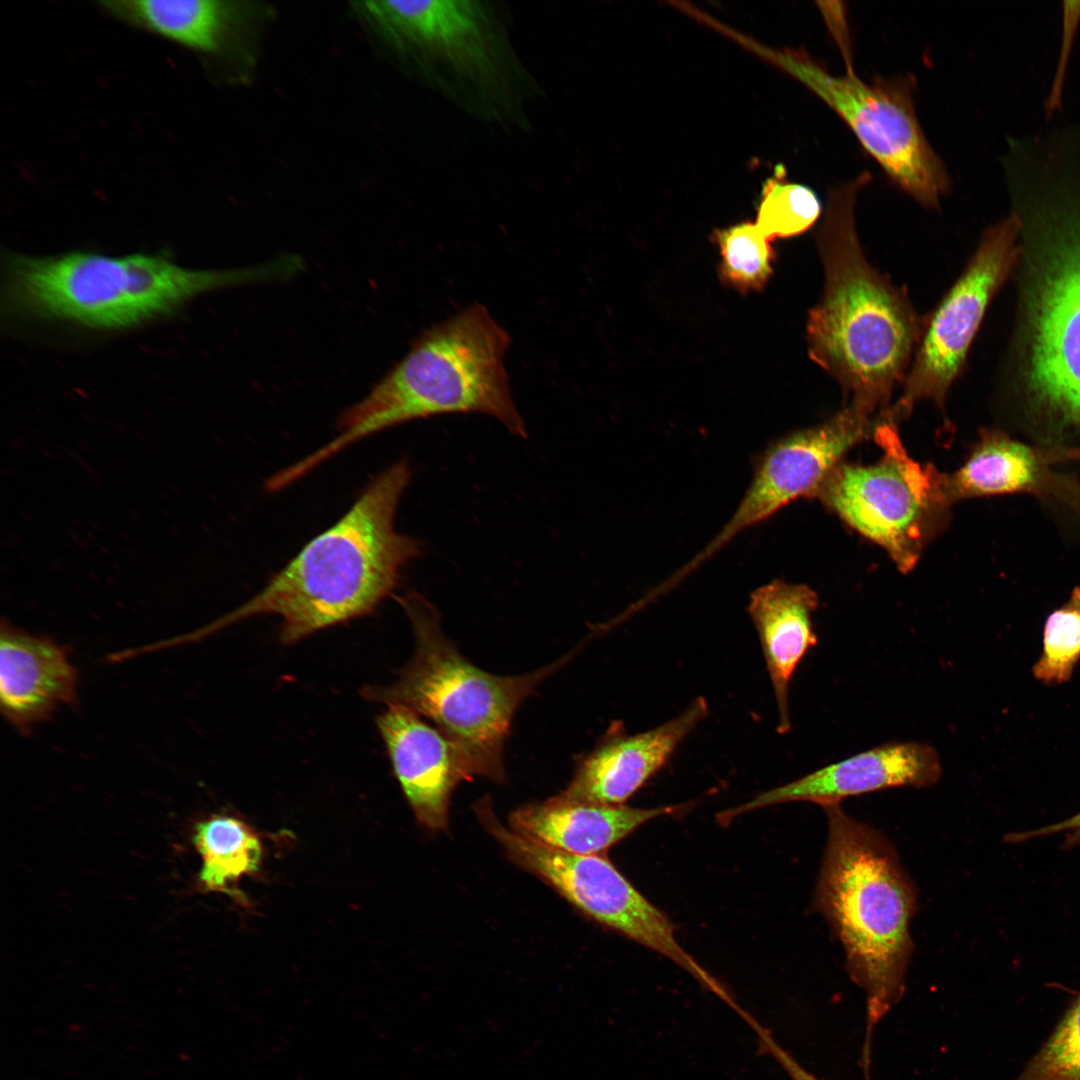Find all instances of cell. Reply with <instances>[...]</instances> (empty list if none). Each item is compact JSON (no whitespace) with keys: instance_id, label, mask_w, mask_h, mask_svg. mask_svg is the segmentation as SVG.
<instances>
[{"instance_id":"6da1fadb","label":"cell","mask_w":1080,"mask_h":1080,"mask_svg":"<svg viewBox=\"0 0 1080 1080\" xmlns=\"http://www.w3.org/2000/svg\"><path fill=\"white\" fill-rule=\"evenodd\" d=\"M411 478L405 459L377 474L348 511L306 543L255 596L184 640L209 636L255 615L274 614L283 619L281 641L291 644L373 611L421 554L418 540L395 526Z\"/></svg>"},{"instance_id":"7a4b0ae2","label":"cell","mask_w":1080,"mask_h":1080,"mask_svg":"<svg viewBox=\"0 0 1080 1080\" xmlns=\"http://www.w3.org/2000/svg\"><path fill=\"white\" fill-rule=\"evenodd\" d=\"M864 171L828 194L817 245L823 292L808 315V354L854 403L880 415L890 407L916 350L923 320L903 288L877 270L861 247L855 220Z\"/></svg>"},{"instance_id":"3957f363","label":"cell","mask_w":1080,"mask_h":1080,"mask_svg":"<svg viewBox=\"0 0 1080 1080\" xmlns=\"http://www.w3.org/2000/svg\"><path fill=\"white\" fill-rule=\"evenodd\" d=\"M510 343L506 329L479 303L426 329L363 399L342 412L338 434L287 466L284 479L292 484L366 437L438 415L485 414L526 438L504 363Z\"/></svg>"},{"instance_id":"277c9868","label":"cell","mask_w":1080,"mask_h":1080,"mask_svg":"<svg viewBox=\"0 0 1080 1080\" xmlns=\"http://www.w3.org/2000/svg\"><path fill=\"white\" fill-rule=\"evenodd\" d=\"M828 834L812 906L841 943L866 996L864 1065L872 1032L905 992L917 891L892 843L840 804L822 807Z\"/></svg>"},{"instance_id":"5b68a950","label":"cell","mask_w":1080,"mask_h":1080,"mask_svg":"<svg viewBox=\"0 0 1080 1080\" xmlns=\"http://www.w3.org/2000/svg\"><path fill=\"white\" fill-rule=\"evenodd\" d=\"M287 275L281 257L249 268L197 270L151 254H12L5 304L17 315L120 330L166 316L207 292Z\"/></svg>"},{"instance_id":"8992f818","label":"cell","mask_w":1080,"mask_h":1080,"mask_svg":"<svg viewBox=\"0 0 1080 1080\" xmlns=\"http://www.w3.org/2000/svg\"><path fill=\"white\" fill-rule=\"evenodd\" d=\"M397 599L413 630V656L395 682L366 687L362 695L431 720L453 744L471 780L504 782V749L518 708L569 657L522 675L489 673L445 636L439 612L424 596L410 592Z\"/></svg>"},{"instance_id":"52a82bcc","label":"cell","mask_w":1080,"mask_h":1080,"mask_svg":"<svg viewBox=\"0 0 1080 1080\" xmlns=\"http://www.w3.org/2000/svg\"><path fill=\"white\" fill-rule=\"evenodd\" d=\"M361 9L430 63L443 90L496 120L519 112L523 73L482 2L376 0L361 3Z\"/></svg>"},{"instance_id":"ba28073f","label":"cell","mask_w":1080,"mask_h":1080,"mask_svg":"<svg viewBox=\"0 0 1080 1080\" xmlns=\"http://www.w3.org/2000/svg\"><path fill=\"white\" fill-rule=\"evenodd\" d=\"M873 438L880 459L869 465L840 462L816 497L908 572L948 521L954 504L948 475L915 461L893 421L880 417Z\"/></svg>"},{"instance_id":"9c48e42d","label":"cell","mask_w":1080,"mask_h":1080,"mask_svg":"<svg viewBox=\"0 0 1080 1080\" xmlns=\"http://www.w3.org/2000/svg\"><path fill=\"white\" fill-rule=\"evenodd\" d=\"M737 39L801 81L831 107L904 192L926 207L938 205L948 188V178L922 132L910 88L903 82L867 83L852 68L836 76L804 51L773 50L743 36Z\"/></svg>"},{"instance_id":"30bf717a","label":"cell","mask_w":1080,"mask_h":1080,"mask_svg":"<svg viewBox=\"0 0 1080 1080\" xmlns=\"http://www.w3.org/2000/svg\"><path fill=\"white\" fill-rule=\"evenodd\" d=\"M1021 230L1020 218L1012 214L984 233L960 277L923 320L902 394L886 411L888 419L897 423L922 400L943 406L986 309L1016 260Z\"/></svg>"},{"instance_id":"8fae6325","label":"cell","mask_w":1080,"mask_h":1080,"mask_svg":"<svg viewBox=\"0 0 1080 1080\" xmlns=\"http://www.w3.org/2000/svg\"><path fill=\"white\" fill-rule=\"evenodd\" d=\"M1038 208L1057 238L1034 305L1031 382L1049 408L1080 426V185Z\"/></svg>"},{"instance_id":"7c38bea8","label":"cell","mask_w":1080,"mask_h":1080,"mask_svg":"<svg viewBox=\"0 0 1080 1080\" xmlns=\"http://www.w3.org/2000/svg\"><path fill=\"white\" fill-rule=\"evenodd\" d=\"M877 415L849 402L825 422L773 442L754 463L753 476L738 507L715 537L673 575L679 583L739 533L801 497H816L843 456L873 436Z\"/></svg>"},{"instance_id":"4fadbf2b","label":"cell","mask_w":1080,"mask_h":1080,"mask_svg":"<svg viewBox=\"0 0 1080 1080\" xmlns=\"http://www.w3.org/2000/svg\"><path fill=\"white\" fill-rule=\"evenodd\" d=\"M525 866L588 918L669 958L727 1005L734 1003L729 991L681 946L666 914L605 854H573L536 844Z\"/></svg>"},{"instance_id":"5bb4252c","label":"cell","mask_w":1080,"mask_h":1080,"mask_svg":"<svg viewBox=\"0 0 1080 1080\" xmlns=\"http://www.w3.org/2000/svg\"><path fill=\"white\" fill-rule=\"evenodd\" d=\"M708 712L706 699L698 697L676 717L644 732L628 734L621 722H612L594 748L577 757L573 777L558 795L571 801L625 805Z\"/></svg>"},{"instance_id":"9a60e30c","label":"cell","mask_w":1080,"mask_h":1080,"mask_svg":"<svg viewBox=\"0 0 1080 1080\" xmlns=\"http://www.w3.org/2000/svg\"><path fill=\"white\" fill-rule=\"evenodd\" d=\"M941 775L940 757L933 746L917 741L889 742L762 792L724 811L720 820L728 822L742 813L787 802L805 801L825 807L889 788H925L936 784Z\"/></svg>"},{"instance_id":"2e32d148","label":"cell","mask_w":1080,"mask_h":1080,"mask_svg":"<svg viewBox=\"0 0 1080 1080\" xmlns=\"http://www.w3.org/2000/svg\"><path fill=\"white\" fill-rule=\"evenodd\" d=\"M1080 461V449L1033 446L984 429L965 463L948 475L954 503L972 497L1026 493L1056 500L1080 514V481L1055 470Z\"/></svg>"},{"instance_id":"e0dca14e","label":"cell","mask_w":1080,"mask_h":1080,"mask_svg":"<svg viewBox=\"0 0 1080 1080\" xmlns=\"http://www.w3.org/2000/svg\"><path fill=\"white\" fill-rule=\"evenodd\" d=\"M377 725L418 823L446 831L451 795L463 780H471L459 753L437 728L408 708L389 706Z\"/></svg>"},{"instance_id":"ac0fdd59","label":"cell","mask_w":1080,"mask_h":1080,"mask_svg":"<svg viewBox=\"0 0 1080 1080\" xmlns=\"http://www.w3.org/2000/svg\"><path fill=\"white\" fill-rule=\"evenodd\" d=\"M78 675L63 647L8 623L0 632V707L25 734L77 698Z\"/></svg>"},{"instance_id":"d6986e66","label":"cell","mask_w":1080,"mask_h":1080,"mask_svg":"<svg viewBox=\"0 0 1080 1080\" xmlns=\"http://www.w3.org/2000/svg\"><path fill=\"white\" fill-rule=\"evenodd\" d=\"M818 606V595L809 586L779 579L750 594L747 612L758 634L777 706V731L781 734L792 727L789 688L794 672L818 643L812 621Z\"/></svg>"},{"instance_id":"ffe728a7","label":"cell","mask_w":1080,"mask_h":1080,"mask_svg":"<svg viewBox=\"0 0 1080 1080\" xmlns=\"http://www.w3.org/2000/svg\"><path fill=\"white\" fill-rule=\"evenodd\" d=\"M687 806L635 808L571 801L556 795L515 809L509 816V824L515 832L565 852L605 854L645 822L677 813Z\"/></svg>"},{"instance_id":"44dd1931","label":"cell","mask_w":1080,"mask_h":1080,"mask_svg":"<svg viewBox=\"0 0 1080 1080\" xmlns=\"http://www.w3.org/2000/svg\"><path fill=\"white\" fill-rule=\"evenodd\" d=\"M192 839L202 861L201 887L243 897L236 884L259 869L262 845L258 836L238 818L213 815L195 825Z\"/></svg>"},{"instance_id":"7402d4cb","label":"cell","mask_w":1080,"mask_h":1080,"mask_svg":"<svg viewBox=\"0 0 1080 1080\" xmlns=\"http://www.w3.org/2000/svg\"><path fill=\"white\" fill-rule=\"evenodd\" d=\"M107 4L152 32L203 51L217 48L225 20L223 3L215 0H129Z\"/></svg>"},{"instance_id":"603a6c76","label":"cell","mask_w":1080,"mask_h":1080,"mask_svg":"<svg viewBox=\"0 0 1080 1080\" xmlns=\"http://www.w3.org/2000/svg\"><path fill=\"white\" fill-rule=\"evenodd\" d=\"M821 203L809 187L785 180V169L776 168L762 187L756 226L769 240L799 235L818 220Z\"/></svg>"},{"instance_id":"cb8c5ba5","label":"cell","mask_w":1080,"mask_h":1080,"mask_svg":"<svg viewBox=\"0 0 1080 1080\" xmlns=\"http://www.w3.org/2000/svg\"><path fill=\"white\" fill-rule=\"evenodd\" d=\"M1080 660V586L1045 620L1043 648L1032 667L1034 678L1047 685L1071 679Z\"/></svg>"},{"instance_id":"d4e9b609","label":"cell","mask_w":1080,"mask_h":1080,"mask_svg":"<svg viewBox=\"0 0 1080 1080\" xmlns=\"http://www.w3.org/2000/svg\"><path fill=\"white\" fill-rule=\"evenodd\" d=\"M722 276L737 288H761L772 274L769 240L755 223L742 222L715 234Z\"/></svg>"},{"instance_id":"484cf974","label":"cell","mask_w":1080,"mask_h":1080,"mask_svg":"<svg viewBox=\"0 0 1080 1080\" xmlns=\"http://www.w3.org/2000/svg\"><path fill=\"white\" fill-rule=\"evenodd\" d=\"M1017 1080H1080V996Z\"/></svg>"},{"instance_id":"4316f807","label":"cell","mask_w":1080,"mask_h":1080,"mask_svg":"<svg viewBox=\"0 0 1080 1080\" xmlns=\"http://www.w3.org/2000/svg\"><path fill=\"white\" fill-rule=\"evenodd\" d=\"M1062 5V41L1056 71L1045 102V112L1047 116H1051V114L1059 110L1062 105V95L1068 60L1080 22V0H1065L1062 2Z\"/></svg>"},{"instance_id":"83f0119b","label":"cell","mask_w":1080,"mask_h":1080,"mask_svg":"<svg viewBox=\"0 0 1080 1080\" xmlns=\"http://www.w3.org/2000/svg\"><path fill=\"white\" fill-rule=\"evenodd\" d=\"M756 1033L759 1048L762 1052L771 1055L786 1071L791 1080H820L812 1073L803 1068L786 1050H784L754 1017L746 1022Z\"/></svg>"},{"instance_id":"f1b7e54d","label":"cell","mask_w":1080,"mask_h":1080,"mask_svg":"<svg viewBox=\"0 0 1080 1080\" xmlns=\"http://www.w3.org/2000/svg\"><path fill=\"white\" fill-rule=\"evenodd\" d=\"M1065 834L1064 845L1066 847L1080 844V812L1075 815L1041 828L1024 832H1013L1007 836L1009 842H1022L1030 839L1049 836L1053 834Z\"/></svg>"}]
</instances>
